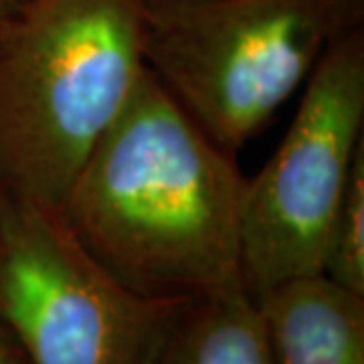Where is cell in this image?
Returning a JSON list of instances; mask_svg holds the SVG:
<instances>
[{"label":"cell","instance_id":"obj_2","mask_svg":"<svg viewBox=\"0 0 364 364\" xmlns=\"http://www.w3.org/2000/svg\"><path fill=\"white\" fill-rule=\"evenodd\" d=\"M144 73V0H26L0 25L6 188L59 207Z\"/></svg>","mask_w":364,"mask_h":364},{"label":"cell","instance_id":"obj_3","mask_svg":"<svg viewBox=\"0 0 364 364\" xmlns=\"http://www.w3.org/2000/svg\"><path fill=\"white\" fill-rule=\"evenodd\" d=\"M358 26L364 0H144V59L186 116L235 154Z\"/></svg>","mask_w":364,"mask_h":364},{"label":"cell","instance_id":"obj_6","mask_svg":"<svg viewBox=\"0 0 364 364\" xmlns=\"http://www.w3.org/2000/svg\"><path fill=\"white\" fill-rule=\"evenodd\" d=\"M257 304L273 364H364V296L312 275L273 287Z\"/></svg>","mask_w":364,"mask_h":364},{"label":"cell","instance_id":"obj_9","mask_svg":"<svg viewBox=\"0 0 364 364\" xmlns=\"http://www.w3.org/2000/svg\"><path fill=\"white\" fill-rule=\"evenodd\" d=\"M0 364H26L21 350L16 348L14 340L0 322Z\"/></svg>","mask_w":364,"mask_h":364},{"label":"cell","instance_id":"obj_10","mask_svg":"<svg viewBox=\"0 0 364 364\" xmlns=\"http://www.w3.org/2000/svg\"><path fill=\"white\" fill-rule=\"evenodd\" d=\"M25 2L26 0H0V25L4 21H9Z\"/></svg>","mask_w":364,"mask_h":364},{"label":"cell","instance_id":"obj_8","mask_svg":"<svg viewBox=\"0 0 364 364\" xmlns=\"http://www.w3.org/2000/svg\"><path fill=\"white\" fill-rule=\"evenodd\" d=\"M322 275L356 296H364V148L356 156L332 225Z\"/></svg>","mask_w":364,"mask_h":364},{"label":"cell","instance_id":"obj_1","mask_svg":"<svg viewBox=\"0 0 364 364\" xmlns=\"http://www.w3.org/2000/svg\"><path fill=\"white\" fill-rule=\"evenodd\" d=\"M247 178L156 77L91 148L59 215L105 269L150 298H196L245 284Z\"/></svg>","mask_w":364,"mask_h":364},{"label":"cell","instance_id":"obj_5","mask_svg":"<svg viewBox=\"0 0 364 364\" xmlns=\"http://www.w3.org/2000/svg\"><path fill=\"white\" fill-rule=\"evenodd\" d=\"M364 148V26L322 55L279 148L247 178L241 210V269L259 298L322 275L352 168Z\"/></svg>","mask_w":364,"mask_h":364},{"label":"cell","instance_id":"obj_7","mask_svg":"<svg viewBox=\"0 0 364 364\" xmlns=\"http://www.w3.org/2000/svg\"><path fill=\"white\" fill-rule=\"evenodd\" d=\"M146 364H273L255 296L235 284L186 299Z\"/></svg>","mask_w":364,"mask_h":364},{"label":"cell","instance_id":"obj_4","mask_svg":"<svg viewBox=\"0 0 364 364\" xmlns=\"http://www.w3.org/2000/svg\"><path fill=\"white\" fill-rule=\"evenodd\" d=\"M191 298H150L122 284L57 208L0 203V322L26 364H146Z\"/></svg>","mask_w":364,"mask_h":364},{"label":"cell","instance_id":"obj_11","mask_svg":"<svg viewBox=\"0 0 364 364\" xmlns=\"http://www.w3.org/2000/svg\"><path fill=\"white\" fill-rule=\"evenodd\" d=\"M6 195V184L2 181V174H0V203H2V198Z\"/></svg>","mask_w":364,"mask_h":364}]
</instances>
